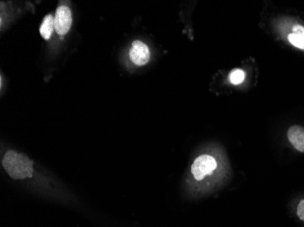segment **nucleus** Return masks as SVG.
Listing matches in <instances>:
<instances>
[{
    "mask_svg": "<svg viewBox=\"0 0 304 227\" xmlns=\"http://www.w3.org/2000/svg\"><path fill=\"white\" fill-rule=\"evenodd\" d=\"M6 172L15 180L25 179L33 175V162L23 154L13 150L7 152L2 159Z\"/></svg>",
    "mask_w": 304,
    "mask_h": 227,
    "instance_id": "f257e3e1",
    "label": "nucleus"
},
{
    "mask_svg": "<svg viewBox=\"0 0 304 227\" xmlns=\"http://www.w3.org/2000/svg\"><path fill=\"white\" fill-rule=\"evenodd\" d=\"M217 168L215 158L209 155H202L195 159L191 166V173L196 180H202L207 175H210Z\"/></svg>",
    "mask_w": 304,
    "mask_h": 227,
    "instance_id": "f03ea898",
    "label": "nucleus"
},
{
    "mask_svg": "<svg viewBox=\"0 0 304 227\" xmlns=\"http://www.w3.org/2000/svg\"><path fill=\"white\" fill-rule=\"evenodd\" d=\"M72 25V13L67 6H59L54 17L55 30L60 36H64L69 31Z\"/></svg>",
    "mask_w": 304,
    "mask_h": 227,
    "instance_id": "7ed1b4c3",
    "label": "nucleus"
},
{
    "mask_svg": "<svg viewBox=\"0 0 304 227\" xmlns=\"http://www.w3.org/2000/svg\"><path fill=\"white\" fill-rule=\"evenodd\" d=\"M129 57L135 65L144 66L149 60L150 52L146 44L139 40H135L132 43V47L129 51Z\"/></svg>",
    "mask_w": 304,
    "mask_h": 227,
    "instance_id": "20e7f679",
    "label": "nucleus"
},
{
    "mask_svg": "<svg viewBox=\"0 0 304 227\" xmlns=\"http://www.w3.org/2000/svg\"><path fill=\"white\" fill-rule=\"evenodd\" d=\"M288 138L290 144L298 151L304 153V128L293 126L288 131Z\"/></svg>",
    "mask_w": 304,
    "mask_h": 227,
    "instance_id": "39448f33",
    "label": "nucleus"
},
{
    "mask_svg": "<svg viewBox=\"0 0 304 227\" xmlns=\"http://www.w3.org/2000/svg\"><path fill=\"white\" fill-rule=\"evenodd\" d=\"M289 41L296 48L304 49V27L300 25L294 26L292 33L289 35Z\"/></svg>",
    "mask_w": 304,
    "mask_h": 227,
    "instance_id": "423d86ee",
    "label": "nucleus"
},
{
    "mask_svg": "<svg viewBox=\"0 0 304 227\" xmlns=\"http://www.w3.org/2000/svg\"><path fill=\"white\" fill-rule=\"evenodd\" d=\"M55 29V26H54V17L52 15H47L44 20H43L42 24L40 26V29H39V32L40 35L44 39L48 40L50 37L52 36L53 30Z\"/></svg>",
    "mask_w": 304,
    "mask_h": 227,
    "instance_id": "0eeeda50",
    "label": "nucleus"
},
{
    "mask_svg": "<svg viewBox=\"0 0 304 227\" xmlns=\"http://www.w3.org/2000/svg\"><path fill=\"white\" fill-rule=\"evenodd\" d=\"M245 79V72L242 69H234L230 74V81L233 85H239Z\"/></svg>",
    "mask_w": 304,
    "mask_h": 227,
    "instance_id": "6e6552de",
    "label": "nucleus"
},
{
    "mask_svg": "<svg viewBox=\"0 0 304 227\" xmlns=\"http://www.w3.org/2000/svg\"><path fill=\"white\" fill-rule=\"evenodd\" d=\"M297 214L300 220L304 221V200H301L298 204L297 208Z\"/></svg>",
    "mask_w": 304,
    "mask_h": 227,
    "instance_id": "1a4fd4ad",
    "label": "nucleus"
}]
</instances>
